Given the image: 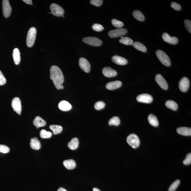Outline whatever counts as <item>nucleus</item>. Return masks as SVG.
I'll return each mask as SVG.
<instances>
[{
  "label": "nucleus",
  "mask_w": 191,
  "mask_h": 191,
  "mask_svg": "<svg viewBox=\"0 0 191 191\" xmlns=\"http://www.w3.org/2000/svg\"><path fill=\"white\" fill-rule=\"evenodd\" d=\"M50 78L52 80L55 87L58 90L64 88L62 84L64 78L62 72L59 68L56 65L51 67L50 69Z\"/></svg>",
  "instance_id": "f257e3e1"
},
{
  "label": "nucleus",
  "mask_w": 191,
  "mask_h": 191,
  "mask_svg": "<svg viewBox=\"0 0 191 191\" xmlns=\"http://www.w3.org/2000/svg\"><path fill=\"white\" fill-rule=\"evenodd\" d=\"M37 34L36 29L32 27L29 30L26 39L27 46L28 48L33 46L35 41Z\"/></svg>",
  "instance_id": "f03ea898"
},
{
  "label": "nucleus",
  "mask_w": 191,
  "mask_h": 191,
  "mask_svg": "<svg viewBox=\"0 0 191 191\" xmlns=\"http://www.w3.org/2000/svg\"><path fill=\"white\" fill-rule=\"evenodd\" d=\"M156 54L161 62L165 66L169 67L171 65L169 57L163 51L160 50L156 51Z\"/></svg>",
  "instance_id": "7ed1b4c3"
},
{
  "label": "nucleus",
  "mask_w": 191,
  "mask_h": 191,
  "mask_svg": "<svg viewBox=\"0 0 191 191\" xmlns=\"http://www.w3.org/2000/svg\"><path fill=\"white\" fill-rule=\"evenodd\" d=\"M127 142L129 145L135 149L138 147L140 144V140L138 137L134 133H132L127 137Z\"/></svg>",
  "instance_id": "20e7f679"
},
{
  "label": "nucleus",
  "mask_w": 191,
  "mask_h": 191,
  "mask_svg": "<svg viewBox=\"0 0 191 191\" xmlns=\"http://www.w3.org/2000/svg\"><path fill=\"white\" fill-rule=\"evenodd\" d=\"M51 14L57 17H61L64 14V10L60 6L56 4L53 3L50 6Z\"/></svg>",
  "instance_id": "39448f33"
},
{
  "label": "nucleus",
  "mask_w": 191,
  "mask_h": 191,
  "mask_svg": "<svg viewBox=\"0 0 191 191\" xmlns=\"http://www.w3.org/2000/svg\"><path fill=\"white\" fill-rule=\"evenodd\" d=\"M83 42L85 43L94 46H99L102 44V41L97 38L94 37H88L84 38Z\"/></svg>",
  "instance_id": "423d86ee"
},
{
  "label": "nucleus",
  "mask_w": 191,
  "mask_h": 191,
  "mask_svg": "<svg viewBox=\"0 0 191 191\" xmlns=\"http://www.w3.org/2000/svg\"><path fill=\"white\" fill-rule=\"evenodd\" d=\"M127 30L126 29L120 28L110 31L108 36L110 38H114L122 37L127 33Z\"/></svg>",
  "instance_id": "0eeeda50"
},
{
  "label": "nucleus",
  "mask_w": 191,
  "mask_h": 191,
  "mask_svg": "<svg viewBox=\"0 0 191 191\" xmlns=\"http://www.w3.org/2000/svg\"><path fill=\"white\" fill-rule=\"evenodd\" d=\"M3 12L4 17L9 18L11 15L12 9L8 0H3L2 1Z\"/></svg>",
  "instance_id": "6e6552de"
},
{
  "label": "nucleus",
  "mask_w": 191,
  "mask_h": 191,
  "mask_svg": "<svg viewBox=\"0 0 191 191\" xmlns=\"http://www.w3.org/2000/svg\"><path fill=\"white\" fill-rule=\"evenodd\" d=\"M11 106L15 111L18 114L21 115L22 111L21 102L18 97H15L12 100Z\"/></svg>",
  "instance_id": "1a4fd4ad"
},
{
  "label": "nucleus",
  "mask_w": 191,
  "mask_h": 191,
  "mask_svg": "<svg viewBox=\"0 0 191 191\" xmlns=\"http://www.w3.org/2000/svg\"><path fill=\"white\" fill-rule=\"evenodd\" d=\"M189 86L190 81L188 78L186 77L182 78L179 83V87L180 91L183 92L187 91Z\"/></svg>",
  "instance_id": "9d476101"
},
{
  "label": "nucleus",
  "mask_w": 191,
  "mask_h": 191,
  "mask_svg": "<svg viewBox=\"0 0 191 191\" xmlns=\"http://www.w3.org/2000/svg\"><path fill=\"white\" fill-rule=\"evenodd\" d=\"M138 101L144 103H150L153 101V98L150 94H139L137 97Z\"/></svg>",
  "instance_id": "9b49d317"
},
{
  "label": "nucleus",
  "mask_w": 191,
  "mask_h": 191,
  "mask_svg": "<svg viewBox=\"0 0 191 191\" xmlns=\"http://www.w3.org/2000/svg\"><path fill=\"white\" fill-rule=\"evenodd\" d=\"M79 65L80 68L85 72H89L91 68V65L87 59L83 57L80 58L79 59Z\"/></svg>",
  "instance_id": "f8f14e48"
},
{
  "label": "nucleus",
  "mask_w": 191,
  "mask_h": 191,
  "mask_svg": "<svg viewBox=\"0 0 191 191\" xmlns=\"http://www.w3.org/2000/svg\"><path fill=\"white\" fill-rule=\"evenodd\" d=\"M155 79L156 82L162 89L167 90L168 85L167 81L160 74H158L156 75Z\"/></svg>",
  "instance_id": "ddd939ff"
},
{
  "label": "nucleus",
  "mask_w": 191,
  "mask_h": 191,
  "mask_svg": "<svg viewBox=\"0 0 191 191\" xmlns=\"http://www.w3.org/2000/svg\"><path fill=\"white\" fill-rule=\"evenodd\" d=\"M162 38L165 42L171 44H176L178 41V39L176 37L170 36L167 33H164L162 35Z\"/></svg>",
  "instance_id": "4468645a"
},
{
  "label": "nucleus",
  "mask_w": 191,
  "mask_h": 191,
  "mask_svg": "<svg viewBox=\"0 0 191 191\" xmlns=\"http://www.w3.org/2000/svg\"><path fill=\"white\" fill-rule=\"evenodd\" d=\"M102 73L105 76L108 78L114 77L117 75L116 71L109 67L104 68L102 70Z\"/></svg>",
  "instance_id": "2eb2a0df"
},
{
  "label": "nucleus",
  "mask_w": 191,
  "mask_h": 191,
  "mask_svg": "<svg viewBox=\"0 0 191 191\" xmlns=\"http://www.w3.org/2000/svg\"><path fill=\"white\" fill-rule=\"evenodd\" d=\"M122 82L117 81L109 82L106 84V88L109 90H116L120 88L122 85Z\"/></svg>",
  "instance_id": "dca6fc26"
},
{
  "label": "nucleus",
  "mask_w": 191,
  "mask_h": 191,
  "mask_svg": "<svg viewBox=\"0 0 191 191\" xmlns=\"http://www.w3.org/2000/svg\"><path fill=\"white\" fill-rule=\"evenodd\" d=\"M112 59L114 63L120 65H126L128 62L126 59L121 56H117V55L113 56Z\"/></svg>",
  "instance_id": "f3484780"
},
{
  "label": "nucleus",
  "mask_w": 191,
  "mask_h": 191,
  "mask_svg": "<svg viewBox=\"0 0 191 191\" xmlns=\"http://www.w3.org/2000/svg\"><path fill=\"white\" fill-rule=\"evenodd\" d=\"M177 132L180 135L186 136H190L191 135V129L189 127H178L177 129Z\"/></svg>",
  "instance_id": "a211bd4d"
},
{
  "label": "nucleus",
  "mask_w": 191,
  "mask_h": 191,
  "mask_svg": "<svg viewBox=\"0 0 191 191\" xmlns=\"http://www.w3.org/2000/svg\"><path fill=\"white\" fill-rule=\"evenodd\" d=\"M59 108L63 111H67L70 110L72 108L71 105L68 102L65 100H62L59 104Z\"/></svg>",
  "instance_id": "6ab92c4d"
},
{
  "label": "nucleus",
  "mask_w": 191,
  "mask_h": 191,
  "mask_svg": "<svg viewBox=\"0 0 191 191\" xmlns=\"http://www.w3.org/2000/svg\"><path fill=\"white\" fill-rule=\"evenodd\" d=\"M30 146L32 149L36 150H38L40 149L41 147V143L40 141L36 137L31 139Z\"/></svg>",
  "instance_id": "aec40b11"
},
{
  "label": "nucleus",
  "mask_w": 191,
  "mask_h": 191,
  "mask_svg": "<svg viewBox=\"0 0 191 191\" xmlns=\"http://www.w3.org/2000/svg\"><path fill=\"white\" fill-rule=\"evenodd\" d=\"M33 124L38 129L39 127L45 126L46 124V122L40 117L37 116L34 119Z\"/></svg>",
  "instance_id": "412c9836"
},
{
  "label": "nucleus",
  "mask_w": 191,
  "mask_h": 191,
  "mask_svg": "<svg viewBox=\"0 0 191 191\" xmlns=\"http://www.w3.org/2000/svg\"><path fill=\"white\" fill-rule=\"evenodd\" d=\"M63 165L68 170L74 169L76 166V164L75 161L73 159L65 160L63 162Z\"/></svg>",
  "instance_id": "4be33fe9"
},
{
  "label": "nucleus",
  "mask_w": 191,
  "mask_h": 191,
  "mask_svg": "<svg viewBox=\"0 0 191 191\" xmlns=\"http://www.w3.org/2000/svg\"><path fill=\"white\" fill-rule=\"evenodd\" d=\"M79 141L77 138H74L69 142L68 146L70 149L74 150L76 149L79 146Z\"/></svg>",
  "instance_id": "5701e85b"
},
{
  "label": "nucleus",
  "mask_w": 191,
  "mask_h": 191,
  "mask_svg": "<svg viewBox=\"0 0 191 191\" xmlns=\"http://www.w3.org/2000/svg\"><path fill=\"white\" fill-rule=\"evenodd\" d=\"M13 57L15 64L16 65H19L21 61L20 54L19 50L18 48L14 49Z\"/></svg>",
  "instance_id": "b1692460"
},
{
  "label": "nucleus",
  "mask_w": 191,
  "mask_h": 191,
  "mask_svg": "<svg viewBox=\"0 0 191 191\" xmlns=\"http://www.w3.org/2000/svg\"><path fill=\"white\" fill-rule=\"evenodd\" d=\"M148 120L150 124L153 126L157 127L159 125V121L158 120L157 116L153 114H151L149 115L148 117Z\"/></svg>",
  "instance_id": "393cba45"
},
{
  "label": "nucleus",
  "mask_w": 191,
  "mask_h": 191,
  "mask_svg": "<svg viewBox=\"0 0 191 191\" xmlns=\"http://www.w3.org/2000/svg\"><path fill=\"white\" fill-rule=\"evenodd\" d=\"M132 14L133 17L135 18V19L139 21H143L145 20L144 15L139 10H135L133 12Z\"/></svg>",
  "instance_id": "a878e982"
},
{
  "label": "nucleus",
  "mask_w": 191,
  "mask_h": 191,
  "mask_svg": "<svg viewBox=\"0 0 191 191\" xmlns=\"http://www.w3.org/2000/svg\"><path fill=\"white\" fill-rule=\"evenodd\" d=\"M132 45L137 50L142 51L143 52H146L147 51L146 47L140 42H135L133 43Z\"/></svg>",
  "instance_id": "bb28decb"
},
{
  "label": "nucleus",
  "mask_w": 191,
  "mask_h": 191,
  "mask_svg": "<svg viewBox=\"0 0 191 191\" xmlns=\"http://www.w3.org/2000/svg\"><path fill=\"white\" fill-rule=\"evenodd\" d=\"M49 128L53 131V134L57 135L60 133L62 131V127L59 125H51Z\"/></svg>",
  "instance_id": "cd10ccee"
},
{
  "label": "nucleus",
  "mask_w": 191,
  "mask_h": 191,
  "mask_svg": "<svg viewBox=\"0 0 191 191\" xmlns=\"http://www.w3.org/2000/svg\"><path fill=\"white\" fill-rule=\"evenodd\" d=\"M166 107L171 109L173 110H177L178 105L175 102L172 100H168L166 101L165 103Z\"/></svg>",
  "instance_id": "c85d7f7f"
},
{
  "label": "nucleus",
  "mask_w": 191,
  "mask_h": 191,
  "mask_svg": "<svg viewBox=\"0 0 191 191\" xmlns=\"http://www.w3.org/2000/svg\"><path fill=\"white\" fill-rule=\"evenodd\" d=\"M120 123V120L118 116H114L111 118L109 121V125H114V126H118L119 125Z\"/></svg>",
  "instance_id": "c756f323"
},
{
  "label": "nucleus",
  "mask_w": 191,
  "mask_h": 191,
  "mask_svg": "<svg viewBox=\"0 0 191 191\" xmlns=\"http://www.w3.org/2000/svg\"><path fill=\"white\" fill-rule=\"evenodd\" d=\"M40 135L42 138H49L52 136V134L50 131L43 129L40 131Z\"/></svg>",
  "instance_id": "7c9ffc66"
},
{
  "label": "nucleus",
  "mask_w": 191,
  "mask_h": 191,
  "mask_svg": "<svg viewBox=\"0 0 191 191\" xmlns=\"http://www.w3.org/2000/svg\"><path fill=\"white\" fill-rule=\"evenodd\" d=\"M119 42L123 44L126 45H132L133 44V40L128 37H124L119 40Z\"/></svg>",
  "instance_id": "2f4dec72"
},
{
  "label": "nucleus",
  "mask_w": 191,
  "mask_h": 191,
  "mask_svg": "<svg viewBox=\"0 0 191 191\" xmlns=\"http://www.w3.org/2000/svg\"><path fill=\"white\" fill-rule=\"evenodd\" d=\"M111 22L113 26L116 28H120L122 27L124 25L123 22L116 19H112Z\"/></svg>",
  "instance_id": "473e14b6"
},
{
  "label": "nucleus",
  "mask_w": 191,
  "mask_h": 191,
  "mask_svg": "<svg viewBox=\"0 0 191 191\" xmlns=\"http://www.w3.org/2000/svg\"><path fill=\"white\" fill-rule=\"evenodd\" d=\"M180 183V180H177L172 183L168 189V191H175Z\"/></svg>",
  "instance_id": "72a5a7b5"
},
{
  "label": "nucleus",
  "mask_w": 191,
  "mask_h": 191,
  "mask_svg": "<svg viewBox=\"0 0 191 191\" xmlns=\"http://www.w3.org/2000/svg\"><path fill=\"white\" fill-rule=\"evenodd\" d=\"M105 106V104L103 102L99 101L96 102L94 104V107L96 110H100L103 109Z\"/></svg>",
  "instance_id": "f704fd0d"
},
{
  "label": "nucleus",
  "mask_w": 191,
  "mask_h": 191,
  "mask_svg": "<svg viewBox=\"0 0 191 191\" xmlns=\"http://www.w3.org/2000/svg\"><path fill=\"white\" fill-rule=\"evenodd\" d=\"M92 28L96 32H101L104 30L103 27L101 24H95L92 26Z\"/></svg>",
  "instance_id": "c9c22d12"
},
{
  "label": "nucleus",
  "mask_w": 191,
  "mask_h": 191,
  "mask_svg": "<svg viewBox=\"0 0 191 191\" xmlns=\"http://www.w3.org/2000/svg\"><path fill=\"white\" fill-rule=\"evenodd\" d=\"M10 149L7 146L5 145H0V153H7L9 152Z\"/></svg>",
  "instance_id": "e433bc0d"
},
{
  "label": "nucleus",
  "mask_w": 191,
  "mask_h": 191,
  "mask_svg": "<svg viewBox=\"0 0 191 191\" xmlns=\"http://www.w3.org/2000/svg\"><path fill=\"white\" fill-rule=\"evenodd\" d=\"M183 163L185 165H189L191 163V153L186 155V159L184 160Z\"/></svg>",
  "instance_id": "4c0bfd02"
},
{
  "label": "nucleus",
  "mask_w": 191,
  "mask_h": 191,
  "mask_svg": "<svg viewBox=\"0 0 191 191\" xmlns=\"http://www.w3.org/2000/svg\"><path fill=\"white\" fill-rule=\"evenodd\" d=\"M185 26L188 31L191 33V22L190 21L186 19L184 21Z\"/></svg>",
  "instance_id": "58836bf2"
},
{
  "label": "nucleus",
  "mask_w": 191,
  "mask_h": 191,
  "mask_svg": "<svg viewBox=\"0 0 191 191\" xmlns=\"http://www.w3.org/2000/svg\"><path fill=\"white\" fill-rule=\"evenodd\" d=\"M103 1L102 0H91L90 1V3L92 5L96 6V7H100L101 6Z\"/></svg>",
  "instance_id": "ea45409f"
},
{
  "label": "nucleus",
  "mask_w": 191,
  "mask_h": 191,
  "mask_svg": "<svg viewBox=\"0 0 191 191\" xmlns=\"http://www.w3.org/2000/svg\"><path fill=\"white\" fill-rule=\"evenodd\" d=\"M171 7L174 10H177V11H179L181 9V6L179 4L176 2L172 3L171 4Z\"/></svg>",
  "instance_id": "a19ab883"
},
{
  "label": "nucleus",
  "mask_w": 191,
  "mask_h": 191,
  "mask_svg": "<svg viewBox=\"0 0 191 191\" xmlns=\"http://www.w3.org/2000/svg\"><path fill=\"white\" fill-rule=\"evenodd\" d=\"M6 83V79L2 73L0 71V86L5 85Z\"/></svg>",
  "instance_id": "79ce46f5"
},
{
  "label": "nucleus",
  "mask_w": 191,
  "mask_h": 191,
  "mask_svg": "<svg viewBox=\"0 0 191 191\" xmlns=\"http://www.w3.org/2000/svg\"><path fill=\"white\" fill-rule=\"evenodd\" d=\"M22 1L26 4H28V5H33L31 0H23V1Z\"/></svg>",
  "instance_id": "37998d69"
},
{
  "label": "nucleus",
  "mask_w": 191,
  "mask_h": 191,
  "mask_svg": "<svg viewBox=\"0 0 191 191\" xmlns=\"http://www.w3.org/2000/svg\"><path fill=\"white\" fill-rule=\"evenodd\" d=\"M57 191H67L65 189L63 188H59Z\"/></svg>",
  "instance_id": "c03bdc74"
},
{
  "label": "nucleus",
  "mask_w": 191,
  "mask_h": 191,
  "mask_svg": "<svg viewBox=\"0 0 191 191\" xmlns=\"http://www.w3.org/2000/svg\"><path fill=\"white\" fill-rule=\"evenodd\" d=\"M93 190V191H101L100 189H99L96 188H94Z\"/></svg>",
  "instance_id": "a18cd8bd"
}]
</instances>
